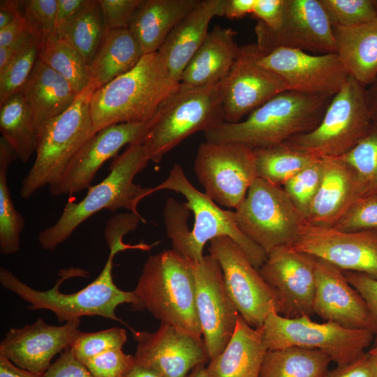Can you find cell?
<instances>
[{
    "mask_svg": "<svg viewBox=\"0 0 377 377\" xmlns=\"http://www.w3.org/2000/svg\"><path fill=\"white\" fill-rule=\"evenodd\" d=\"M108 260L99 275L84 288L70 294L61 292V284L76 276L86 277L89 272L80 268L62 269L54 286L47 290L32 288L16 277L10 270L0 268V283L29 305L34 311L46 309L54 313L61 323L80 319L83 316H100L121 322L115 311L122 304H131L137 310H142V304L134 290L124 291L114 283L112 270L113 260L118 249L109 250Z\"/></svg>",
    "mask_w": 377,
    "mask_h": 377,
    "instance_id": "obj_1",
    "label": "cell"
},
{
    "mask_svg": "<svg viewBox=\"0 0 377 377\" xmlns=\"http://www.w3.org/2000/svg\"><path fill=\"white\" fill-rule=\"evenodd\" d=\"M332 97L286 90L253 110L245 120L223 121L205 132L207 141L232 142L252 149L286 142L320 122Z\"/></svg>",
    "mask_w": 377,
    "mask_h": 377,
    "instance_id": "obj_2",
    "label": "cell"
},
{
    "mask_svg": "<svg viewBox=\"0 0 377 377\" xmlns=\"http://www.w3.org/2000/svg\"><path fill=\"white\" fill-rule=\"evenodd\" d=\"M179 84L158 52L145 54L132 70L94 91L90 113L96 132L118 124H148Z\"/></svg>",
    "mask_w": 377,
    "mask_h": 377,
    "instance_id": "obj_3",
    "label": "cell"
},
{
    "mask_svg": "<svg viewBox=\"0 0 377 377\" xmlns=\"http://www.w3.org/2000/svg\"><path fill=\"white\" fill-rule=\"evenodd\" d=\"M149 161L142 144L129 145L114 159L110 173L102 182L91 186L80 202H68L55 223L39 233L38 239L41 248L54 251L81 223L101 210L115 212L126 209L142 216L138 205L140 200L150 195L151 188L142 187L133 180Z\"/></svg>",
    "mask_w": 377,
    "mask_h": 377,
    "instance_id": "obj_4",
    "label": "cell"
},
{
    "mask_svg": "<svg viewBox=\"0 0 377 377\" xmlns=\"http://www.w3.org/2000/svg\"><path fill=\"white\" fill-rule=\"evenodd\" d=\"M194 263L174 249L151 255L143 265L134 292L142 309L161 323L202 339L195 302Z\"/></svg>",
    "mask_w": 377,
    "mask_h": 377,
    "instance_id": "obj_5",
    "label": "cell"
},
{
    "mask_svg": "<svg viewBox=\"0 0 377 377\" xmlns=\"http://www.w3.org/2000/svg\"><path fill=\"white\" fill-rule=\"evenodd\" d=\"M223 96V80L203 87L179 82L147 124L142 144L149 161L159 163L186 138L225 121Z\"/></svg>",
    "mask_w": 377,
    "mask_h": 377,
    "instance_id": "obj_6",
    "label": "cell"
},
{
    "mask_svg": "<svg viewBox=\"0 0 377 377\" xmlns=\"http://www.w3.org/2000/svg\"><path fill=\"white\" fill-rule=\"evenodd\" d=\"M95 90L90 83L66 111L50 119L38 132L36 158L20 191L23 199L58 181L96 133L90 113V101Z\"/></svg>",
    "mask_w": 377,
    "mask_h": 377,
    "instance_id": "obj_7",
    "label": "cell"
},
{
    "mask_svg": "<svg viewBox=\"0 0 377 377\" xmlns=\"http://www.w3.org/2000/svg\"><path fill=\"white\" fill-rule=\"evenodd\" d=\"M366 87L349 75L332 98L319 124L286 142L317 158H339L374 128L366 99Z\"/></svg>",
    "mask_w": 377,
    "mask_h": 377,
    "instance_id": "obj_8",
    "label": "cell"
},
{
    "mask_svg": "<svg viewBox=\"0 0 377 377\" xmlns=\"http://www.w3.org/2000/svg\"><path fill=\"white\" fill-rule=\"evenodd\" d=\"M163 189L183 195L187 200L186 205L194 214L192 230L174 250L198 263L204 258L203 248L207 242L226 236L242 249L256 269H258L265 262L267 254L238 228L234 211L221 209L205 193L198 191L187 179L179 164L172 166L164 182L151 188L150 195Z\"/></svg>",
    "mask_w": 377,
    "mask_h": 377,
    "instance_id": "obj_9",
    "label": "cell"
},
{
    "mask_svg": "<svg viewBox=\"0 0 377 377\" xmlns=\"http://www.w3.org/2000/svg\"><path fill=\"white\" fill-rule=\"evenodd\" d=\"M310 317L287 318L272 311L262 327L267 350H318L341 365L360 357L374 340L370 330L350 329L330 321L317 323Z\"/></svg>",
    "mask_w": 377,
    "mask_h": 377,
    "instance_id": "obj_10",
    "label": "cell"
},
{
    "mask_svg": "<svg viewBox=\"0 0 377 377\" xmlns=\"http://www.w3.org/2000/svg\"><path fill=\"white\" fill-rule=\"evenodd\" d=\"M238 228L267 254L296 241L305 216L283 186L258 177L234 211Z\"/></svg>",
    "mask_w": 377,
    "mask_h": 377,
    "instance_id": "obj_11",
    "label": "cell"
},
{
    "mask_svg": "<svg viewBox=\"0 0 377 377\" xmlns=\"http://www.w3.org/2000/svg\"><path fill=\"white\" fill-rule=\"evenodd\" d=\"M205 193L220 205L236 209L258 176L253 149L232 142H204L195 162Z\"/></svg>",
    "mask_w": 377,
    "mask_h": 377,
    "instance_id": "obj_12",
    "label": "cell"
},
{
    "mask_svg": "<svg viewBox=\"0 0 377 377\" xmlns=\"http://www.w3.org/2000/svg\"><path fill=\"white\" fill-rule=\"evenodd\" d=\"M208 251L219 263L227 290L249 325L263 327L273 310L281 315V306L276 293L232 239L216 237L209 242Z\"/></svg>",
    "mask_w": 377,
    "mask_h": 377,
    "instance_id": "obj_13",
    "label": "cell"
},
{
    "mask_svg": "<svg viewBox=\"0 0 377 377\" xmlns=\"http://www.w3.org/2000/svg\"><path fill=\"white\" fill-rule=\"evenodd\" d=\"M255 33L264 54L277 48L313 54L337 52L333 27L319 0H286L280 25L270 29L257 22Z\"/></svg>",
    "mask_w": 377,
    "mask_h": 377,
    "instance_id": "obj_14",
    "label": "cell"
},
{
    "mask_svg": "<svg viewBox=\"0 0 377 377\" xmlns=\"http://www.w3.org/2000/svg\"><path fill=\"white\" fill-rule=\"evenodd\" d=\"M195 302L209 359L226 347L240 316L225 285L219 263L211 255L194 263Z\"/></svg>",
    "mask_w": 377,
    "mask_h": 377,
    "instance_id": "obj_15",
    "label": "cell"
},
{
    "mask_svg": "<svg viewBox=\"0 0 377 377\" xmlns=\"http://www.w3.org/2000/svg\"><path fill=\"white\" fill-rule=\"evenodd\" d=\"M291 246L342 271L361 272L377 279L376 231L345 232L304 221Z\"/></svg>",
    "mask_w": 377,
    "mask_h": 377,
    "instance_id": "obj_16",
    "label": "cell"
},
{
    "mask_svg": "<svg viewBox=\"0 0 377 377\" xmlns=\"http://www.w3.org/2000/svg\"><path fill=\"white\" fill-rule=\"evenodd\" d=\"M264 55L256 43L240 46L238 56L223 80L224 121L237 123L282 91L288 90L276 73L261 66Z\"/></svg>",
    "mask_w": 377,
    "mask_h": 377,
    "instance_id": "obj_17",
    "label": "cell"
},
{
    "mask_svg": "<svg viewBox=\"0 0 377 377\" xmlns=\"http://www.w3.org/2000/svg\"><path fill=\"white\" fill-rule=\"evenodd\" d=\"M316 258L291 246L272 250L258 271L276 293L281 315L298 318L313 315Z\"/></svg>",
    "mask_w": 377,
    "mask_h": 377,
    "instance_id": "obj_18",
    "label": "cell"
},
{
    "mask_svg": "<svg viewBox=\"0 0 377 377\" xmlns=\"http://www.w3.org/2000/svg\"><path fill=\"white\" fill-rule=\"evenodd\" d=\"M258 62L279 76L288 90L311 95L333 97L350 75L337 53L313 54L277 48Z\"/></svg>",
    "mask_w": 377,
    "mask_h": 377,
    "instance_id": "obj_19",
    "label": "cell"
},
{
    "mask_svg": "<svg viewBox=\"0 0 377 377\" xmlns=\"http://www.w3.org/2000/svg\"><path fill=\"white\" fill-rule=\"evenodd\" d=\"M137 342L135 362L163 377H186L196 367L210 359L203 339L161 323L154 332L130 327Z\"/></svg>",
    "mask_w": 377,
    "mask_h": 377,
    "instance_id": "obj_20",
    "label": "cell"
},
{
    "mask_svg": "<svg viewBox=\"0 0 377 377\" xmlns=\"http://www.w3.org/2000/svg\"><path fill=\"white\" fill-rule=\"evenodd\" d=\"M147 124H118L96 132L80 149L67 169L49 186L53 196L69 195L89 188L103 163L126 145L142 144Z\"/></svg>",
    "mask_w": 377,
    "mask_h": 377,
    "instance_id": "obj_21",
    "label": "cell"
},
{
    "mask_svg": "<svg viewBox=\"0 0 377 377\" xmlns=\"http://www.w3.org/2000/svg\"><path fill=\"white\" fill-rule=\"evenodd\" d=\"M80 319L52 325L39 318L20 328H10L0 343V355L17 366L43 374L52 359L70 348L80 330Z\"/></svg>",
    "mask_w": 377,
    "mask_h": 377,
    "instance_id": "obj_22",
    "label": "cell"
},
{
    "mask_svg": "<svg viewBox=\"0 0 377 377\" xmlns=\"http://www.w3.org/2000/svg\"><path fill=\"white\" fill-rule=\"evenodd\" d=\"M315 273L313 313L325 321L347 328L371 330L367 304L349 283L343 272L332 264L316 258Z\"/></svg>",
    "mask_w": 377,
    "mask_h": 377,
    "instance_id": "obj_23",
    "label": "cell"
},
{
    "mask_svg": "<svg viewBox=\"0 0 377 377\" xmlns=\"http://www.w3.org/2000/svg\"><path fill=\"white\" fill-rule=\"evenodd\" d=\"M319 188L305 221L313 225L333 227L363 193L354 169L341 158L324 159Z\"/></svg>",
    "mask_w": 377,
    "mask_h": 377,
    "instance_id": "obj_24",
    "label": "cell"
},
{
    "mask_svg": "<svg viewBox=\"0 0 377 377\" xmlns=\"http://www.w3.org/2000/svg\"><path fill=\"white\" fill-rule=\"evenodd\" d=\"M226 0H200L173 29L158 53L168 71L177 82L209 33L215 17L223 16Z\"/></svg>",
    "mask_w": 377,
    "mask_h": 377,
    "instance_id": "obj_25",
    "label": "cell"
},
{
    "mask_svg": "<svg viewBox=\"0 0 377 377\" xmlns=\"http://www.w3.org/2000/svg\"><path fill=\"white\" fill-rule=\"evenodd\" d=\"M236 35L237 32L231 28L215 26L184 69L180 82L191 87H203L224 80L239 52Z\"/></svg>",
    "mask_w": 377,
    "mask_h": 377,
    "instance_id": "obj_26",
    "label": "cell"
},
{
    "mask_svg": "<svg viewBox=\"0 0 377 377\" xmlns=\"http://www.w3.org/2000/svg\"><path fill=\"white\" fill-rule=\"evenodd\" d=\"M267 351L262 327H252L239 316L228 345L206 367L207 374L209 377H260Z\"/></svg>",
    "mask_w": 377,
    "mask_h": 377,
    "instance_id": "obj_27",
    "label": "cell"
},
{
    "mask_svg": "<svg viewBox=\"0 0 377 377\" xmlns=\"http://www.w3.org/2000/svg\"><path fill=\"white\" fill-rule=\"evenodd\" d=\"M20 91L38 133L47 122L66 111L79 94L66 79L39 59Z\"/></svg>",
    "mask_w": 377,
    "mask_h": 377,
    "instance_id": "obj_28",
    "label": "cell"
},
{
    "mask_svg": "<svg viewBox=\"0 0 377 377\" xmlns=\"http://www.w3.org/2000/svg\"><path fill=\"white\" fill-rule=\"evenodd\" d=\"M200 0H143L130 23L145 54L158 52L173 29Z\"/></svg>",
    "mask_w": 377,
    "mask_h": 377,
    "instance_id": "obj_29",
    "label": "cell"
},
{
    "mask_svg": "<svg viewBox=\"0 0 377 377\" xmlns=\"http://www.w3.org/2000/svg\"><path fill=\"white\" fill-rule=\"evenodd\" d=\"M337 54L350 75L365 87L377 75V20L353 27H332Z\"/></svg>",
    "mask_w": 377,
    "mask_h": 377,
    "instance_id": "obj_30",
    "label": "cell"
},
{
    "mask_svg": "<svg viewBox=\"0 0 377 377\" xmlns=\"http://www.w3.org/2000/svg\"><path fill=\"white\" fill-rule=\"evenodd\" d=\"M145 55L128 28L109 30L88 65L96 89L132 70Z\"/></svg>",
    "mask_w": 377,
    "mask_h": 377,
    "instance_id": "obj_31",
    "label": "cell"
},
{
    "mask_svg": "<svg viewBox=\"0 0 377 377\" xmlns=\"http://www.w3.org/2000/svg\"><path fill=\"white\" fill-rule=\"evenodd\" d=\"M0 131L15 150L17 158L27 163L36 151L38 131L21 91L0 105Z\"/></svg>",
    "mask_w": 377,
    "mask_h": 377,
    "instance_id": "obj_32",
    "label": "cell"
},
{
    "mask_svg": "<svg viewBox=\"0 0 377 377\" xmlns=\"http://www.w3.org/2000/svg\"><path fill=\"white\" fill-rule=\"evenodd\" d=\"M330 362L318 350L300 347L267 350L260 377H323Z\"/></svg>",
    "mask_w": 377,
    "mask_h": 377,
    "instance_id": "obj_33",
    "label": "cell"
},
{
    "mask_svg": "<svg viewBox=\"0 0 377 377\" xmlns=\"http://www.w3.org/2000/svg\"><path fill=\"white\" fill-rule=\"evenodd\" d=\"M17 156L10 145L0 138V251L3 255L16 253L25 220L15 209L8 186L7 173Z\"/></svg>",
    "mask_w": 377,
    "mask_h": 377,
    "instance_id": "obj_34",
    "label": "cell"
},
{
    "mask_svg": "<svg viewBox=\"0 0 377 377\" xmlns=\"http://www.w3.org/2000/svg\"><path fill=\"white\" fill-rule=\"evenodd\" d=\"M253 151L258 177L281 186L317 159L287 142Z\"/></svg>",
    "mask_w": 377,
    "mask_h": 377,
    "instance_id": "obj_35",
    "label": "cell"
},
{
    "mask_svg": "<svg viewBox=\"0 0 377 377\" xmlns=\"http://www.w3.org/2000/svg\"><path fill=\"white\" fill-rule=\"evenodd\" d=\"M107 31L99 0H89L58 39L73 47L89 65Z\"/></svg>",
    "mask_w": 377,
    "mask_h": 377,
    "instance_id": "obj_36",
    "label": "cell"
},
{
    "mask_svg": "<svg viewBox=\"0 0 377 377\" xmlns=\"http://www.w3.org/2000/svg\"><path fill=\"white\" fill-rule=\"evenodd\" d=\"M38 59L66 79L77 94L90 84L87 62L62 40L54 38L42 42Z\"/></svg>",
    "mask_w": 377,
    "mask_h": 377,
    "instance_id": "obj_37",
    "label": "cell"
},
{
    "mask_svg": "<svg viewBox=\"0 0 377 377\" xmlns=\"http://www.w3.org/2000/svg\"><path fill=\"white\" fill-rule=\"evenodd\" d=\"M355 171L363 196L377 194V127L348 153L339 158Z\"/></svg>",
    "mask_w": 377,
    "mask_h": 377,
    "instance_id": "obj_38",
    "label": "cell"
},
{
    "mask_svg": "<svg viewBox=\"0 0 377 377\" xmlns=\"http://www.w3.org/2000/svg\"><path fill=\"white\" fill-rule=\"evenodd\" d=\"M40 44L34 37L0 71V105L22 89L38 59Z\"/></svg>",
    "mask_w": 377,
    "mask_h": 377,
    "instance_id": "obj_39",
    "label": "cell"
},
{
    "mask_svg": "<svg viewBox=\"0 0 377 377\" xmlns=\"http://www.w3.org/2000/svg\"><path fill=\"white\" fill-rule=\"evenodd\" d=\"M332 27H353L377 20L375 0H319Z\"/></svg>",
    "mask_w": 377,
    "mask_h": 377,
    "instance_id": "obj_40",
    "label": "cell"
},
{
    "mask_svg": "<svg viewBox=\"0 0 377 377\" xmlns=\"http://www.w3.org/2000/svg\"><path fill=\"white\" fill-rule=\"evenodd\" d=\"M324 168V159L317 158L283 186L294 205L304 216L319 188Z\"/></svg>",
    "mask_w": 377,
    "mask_h": 377,
    "instance_id": "obj_41",
    "label": "cell"
},
{
    "mask_svg": "<svg viewBox=\"0 0 377 377\" xmlns=\"http://www.w3.org/2000/svg\"><path fill=\"white\" fill-rule=\"evenodd\" d=\"M126 341V330L118 327L94 332L80 330L70 348L75 357L84 363L106 351L122 348Z\"/></svg>",
    "mask_w": 377,
    "mask_h": 377,
    "instance_id": "obj_42",
    "label": "cell"
},
{
    "mask_svg": "<svg viewBox=\"0 0 377 377\" xmlns=\"http://www.w3.org/2000/svg\"><path fill=\"white\" fill-rule=\"evenodd\" d=\"M22 7L30 32L40 43L57 38V0H25L22 1Z\"/></svg>",
    "mask_w": 377,
    "mask_h": 377,
    "instance_id": "obj_43",
    "label": "cell"
},
{
    "mask_svg": "<svg viewBox=\"0 0 377 377\" xmlns=\"http://www.w3.org/2000/svg\"><path fill=\"white\" fill-rule=\"evenodd\" d=\"M333 228L345 232H377V194L360 198Z\"/></svg>",
    "mask_w": 377,
    "mask_h": 377,
    "instance_id": "obj_44",
    "label": "cell"
},
{
    "mask_svg": "<svg viewBox=\"0 0 377 377\" xmlns=\"http://www.w3.org/2000/svg\"><path fill=\"white\" fill-rule=\"evenodd\" d=\"M140 221L146 223L142 216H139L132 212L121 213L112 216L107 223L104 232L109 250L119 249L121 251L128 249L149 251L154 246L156 243L130 244L123 242L124 236L128 232L134 230Z\"/></svg>",
    "mask_w": 377,
    "mask_h": 377,
    "instance_id": "obj_45",
    "label": "cell"
},
{
    "mask_svg": "<svg viewBox=\"0 0 377 377\" xmlns=\"http://www.w3.org/2000/svg\"><path fill=\"white\" fill-rule=\"evenodd\" d=\"M84 364L94 377H125L135 364V357L117 348L96 355Z\"/></svg>",
    "mask_w": 377,
    "mask_h": 377,
    "instance_id": "obj_46",
    "label": "cell"
},
{
    "mask_svg": "<svg viewBox=\"0 0 377 377\" xmlns=\"http://www.w3.org/2000/svg\"><path fill=\"white\" fill-rule=\"evenodd\" d=\"M143 0H99L108 31L128 28Z\"/></svg>",
    "mask_w": 377,
    "mask_h": 377,
    "instance_id": "obj_47",
    "label": "cell"
},
{
    "mask_svg": "<svg viewBox=\"0 0 377 377\" xmlns=\"http://www.w3.org/2000/svg\"><path fill=\"white\" fill-rule=\"evenodd\" d=\"M349 283L364 300L369 313L371 330L377 345V279L357 272L343 271Z\"/></svg>",
    "mask_w": 377,
    "mask_h": 377,
    "instance_id": "obj_48",
    "label": "cell"
},
{
    "mask_svg": "<svg viewBox=\"0 0 377 377\" xmlns=\"http://www.w3.org/2000/svg\"><path fill=\"white\" fill-rule=\"evenodd\" d=\"M42 377H94L86 365L74 355L71 348L59 354V357L43 374Z\"/></svg>",
    "mask_w": 377,
    "mask_h": 377,
    "instance_id": "obj_49",
    "label": "cell"
},
{
    "mask_svg": "<svg viewBox=\"0 0 377 377\" xmlns=\"http://www.w3.org/2000/svg\"><path fill=\"white\" fill-rule=\"evenodd\" d=\"M323 377H377V360L367 352L350 363L327 371Z\"/></svg>",
    "mask_w": 377,
    "mask_h": 377,
    "instance_id": "obj_50",
    "label": "cell"
},
{
    "mask_svg": "<svg viewBox=\"0 0 377 377\" xmlns=\"http://www.w3.org/2000/svg\"><path fill=\"white\" fill-rule=\"evenodd\" d=\"M286 0H257L251 15L258 22L270 29L281 24Z\"/></svg>",
    "mask_w": 377,
    "mask_h": 377,
    "instance_id": "obj_51",
    "label": "cell"
},
{
    "mask_svg": "<svg viewBox=\"0 0 377 377\" xmlns=\"http://www.w3.org/2000/svg\"><path fill=\"white\" fill-rule=\"evenodd\" d=\"M89 0H57L56 36H60L67 24L89 3Z\"/></svg>",
    "mask_w": 377,
    "mask_h": 377,
    "instance_id": "obj_52",
    "label": "cell"
},
{
    "mask_svg": "<svg viewBox=\"0 0 377 377\" xmlns=\"http://www.w3.org/2000/svg\"><path fill=\"white\" fill-rule=\"evenodd\" d=\"M27 31L29 26L24 13L4 28L0 29V47L8 45Z\"/></svg>",
    "mask_w": 377,
    "mask_h": 377,
    "instance_id": "obj_53",
    "label": "cell"
},
{
    "mask_svg": "<svg viewBox=\"0 0 377 377\" xmlns=\"http://www.w3.org/2000/svg\"><path fill=\"white\" fill-rule=\"evenodd\" d=\"M34 37L30 31H27L8 45L0 47V71L27 46Z\"/></svg>",
    "mask_w": 377,
    "mask_h": 377,
    "instance_id": "obj_54",
    "label": "cell"
},
{
    "mask_svg": "<svg viewBox=\"0 0 377 377\" xmlns=\"http://www.w3.org/2000/svg\"><path fill=\"white\" fill-rule=\"evenodd\" d=\"M257 0H226L223 16L233 20L253 13Z\"/></svg>",
    "mask_w": 377,
    "mask_h": 377,
    "instance_id": "obj_55",
    "label": "cell"
},
{
    "mask_svg": "<svg viewBox=\"0 0 377 377\" xmlns=\"http://www.w3.org/2000/svg\"><path fill=\"white\" fill-rule=\"evenodd\" d=\"M22 1H0V29L4 28L23 13Z\"/></svg>",
    "mask_w": 377,
    "mask_h": 377,
    "instance_id": "obj_56",
    "label": "cell"
},
{
    "mask_svg": "<svg viewBox=\"0 0 377 377\" xmlns=\"http://www.w3.org/2000/svg\"><path fill=\"white\" fill-rule=\"evenodd\" d=\"M42 375L22 369L0 355V377H42Z\"/></svg>",
    "mask_w": 377,
    "mask_h": 377,
    "instance_id": "obj_57",
    "label": "cell"
},
{
    "mask_svg": "<svg viewBox=\"0 0 377 377\" xmlns=\"http://www.w3.org/2000/svg\"><path fill=\"white\" fill-rule=\"evenodd\" d=\"M365 94L369 110L377 127V75L372 83L366 87Z\"/></svg>",
    "mask_w": 377,
    "mask_h": 377,
    "instance_id": "obj_58",
    "label": "cell"
},
{
    "mask_svg": "<svg viewBox=\"0 0 377 377\" xmlns=\"http://www.w3.org/2000/svg\"><path fill=\"white\" fill-rule=\"evenodd\" d=\"M125 377H163L158 373L149 368L139 365L135 362Z\"/></svg>",
    "mask_w": 377,
    "mask_h": 377,
    "instance_id": "obj_59",
    "label": "cell"
},
{
    "mask_svg": "<svg viewBox=\"0 0 377 377\" xmlns=\"http://www.w3.org/2000/svg\"><path fill=\"white\" fill-rule=\"evenodd\" d=\"M186 377H209L204 364L194 368Z\"/></svg>",
    "mask_w": 377,
    "mask_h": 377,
    "instance_id": "obj_60",
    "label": "cell"
},
{
    "mask_svg": "<svg viewBox=\"0 0 377 377\" xmlns=\"http://www.w3.org/2000/svg\"><path fill=\"white\" fill-rule=\"evenodd\" d=\"M368 352L377 360V345L373 346Z\"/></svg>",
    "mask_w": 377,
    "mask_h": 377,
    "instance_id": "obj_61",
    "label": "cell"
},
{
    "mask_svg": "<svg viewBox=\"0 0 377 377\" xmlns=\"http://www.w3.org/2000/svg\"><path fill=\"white\" fill-rule=\"evenodd\" d=\"M375 3H376V9H377V0H375Z\"/></svg>",
    "mask_w": 377,
    "mask_h": 377,
    "instance_id": "obj_62",
    "label": "cell"
}]
</instances>
